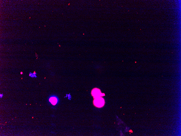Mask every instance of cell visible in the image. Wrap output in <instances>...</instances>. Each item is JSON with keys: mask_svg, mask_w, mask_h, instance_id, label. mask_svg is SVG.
I'll list each match as a JSON object with an SVG mask.
<instances>
[{"mask_svg": "<svg viewBox=\"0 0 181 136\" xmlns=\"http://www.w3.org/2000/svg\"><path fill=\"white\" fill-rule=\"evenodd\" d=\"M94 106L98 108H101L104 106L105 102L104 99L102 97H100L94 99L93 101Z\"/></svg>", "mask_w": 181, "mask_h": 136, "instance_id": "6da1fadb", "label": "cell"}, {"mask_svg": "<svg viewBox=\"0 0 181 136\" xmlns=\"http://www.w3.org/2000/svg\"><path fill=\"white\" fill-rule=\"evenodd\" d=\"M91 94L94 99L105 95L104 93H101V90L97 88H94L92 90Z\"/></svg>", "mask_w": 181, "mask_h": 136, "instance_id": "7a4b0ae2", "label": "cell"}, {"mask_svg": "<svg viewBox=\"0 0 181 136\" xmlns=\"http://www.w3.org/2000/svg\"><path fill=\"white\" fill-rule=\"evenodd\" d=\"M49 101L53 105H56L58 102V100L56 97L53 96L50 98L49 99Z\"/></svg>", "mask_w": 181, "mask_h": 136, "instance_id": "3957f363", "label": "cell"}, {"mask_svg": "<svg viewBox=\"0 0 181 136\" xmlns=\"http://www.w3.org/2000/svg\"><path fill=\"white\" fill-rule=\"evenodd\" d=\"M3 96V94H0V98H2V97Z\"/></svg>", "mask_w": 181, "mask_h": 136, "instance_id": "277c9868", "label": "cell"}]
</instances>
